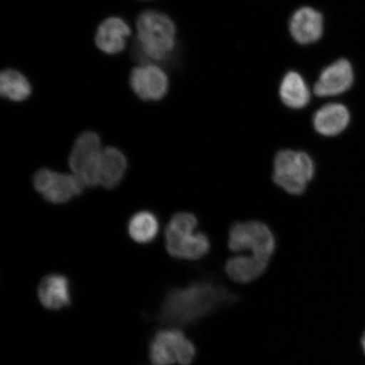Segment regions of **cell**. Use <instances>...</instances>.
Returning a JSON list of instances; mask_svg holds the SVG:
<instances>
[{"instance_id": "obj_1", "label": "cell", "mask_w": 365, "mask_h": 365, "mask_svg": "<svg viewBox=\"0 0 365 365\" xmlns=\"http://www.w3.org/2000/svg\"><path fill=\"white\" fill-rule=\"evenodd\" d=\"M238 296L212 280L192 282L168 292L159 319L173 327H189L236 303Z\"/></svg>"}, {"instance_id": "obj_2", "label": "cell", "mask_w": 365, "mask_h": 365, "mask_svg": "<svg viewBox=\"0 0 365 365\" xmlns=\"http://www.w3.org/2000/svg\"><path fill=\"white\" fill-rule=\"evenodd\" d=\"M134 56L141 65H156L167 61L175 48L176 26L165 14L148 10L136 21Z\"/></svg>"}, {"instance_id": "obj_3", "label": "cell", "mask_w": 365, "mask_h": 365, "mask_svg": "<svg viewBox=\"0 0 365 365\" xmlns=\"http://www.w3.org/2000/svg\"><path fill=\"white\" fill-rule=\"evenodd\" d=\"M197 219L189 212L177 213L166 228V248L171 257L198 259L207 255L211 247L207 236L195 232Z\"/></svg>"}, {"instance_id": "obj_4", "label": "cell", "mask_w": 365, "mask_h": 365, "mask_svg": "<svg viewBox=\"0 0 365 365\" xmlns=\"http://www.w3.org/2000/svg\"><path fill=\"white\" fill-rule=\"evenodd\" d=\"M314 175L313 160L304 152L282 150L274 159L273 180L287 193H304Z\"/></svg>"}, {"instance_id": "obj_5", "label": "cell", "mask_w": 365, "mask_h": 365, "mask_svg": "<svg viewBox=\"0 0 365 365\" xmlns=\"http://www.w3.org/2000/svg\"><path fill=\"white\" fill-rule=\"evenodd\" d=\"M149 356L154 365H190L195 359L196 349L182 331L163 330L150 342Z\"/></svg>"}, {"instance_id": "obj_6", "label": "cell", "mask_w": 365, "mask_h": 365, "mask_svg": "<svg viewBox=\"0 0 365 365\" xmlns=\"http://www.w3.org/2000/svg\"><path fill=\"white\" fill-rule=\"evenodd\" d=\"M228 247L236 253L250 251L251 255L271 259L276 240L270 228L262 222H239L230 228Z\"/></svg>"}, {"instance_id": "obj_7", "label": "cell", "mask_w": 365, "mask_h": 365, "mask_svg": "<svg viewBox=\"0 0 365 365\" xmlns=\"http://www.w3.org/2000/svg\"><path fill=\"white\" fill-rule=\"evenodd\" d=\"M35 189L47 202L63 204L82 193L86 185L78 175H63L48 168L36 173L34 180Z\"/></svg>"}, {"instance_id": "obj_8", "label": "cell", "mask_w": 365, "mask_h": 365, "mask_svg": "<svg viewBox=\"0 0 365 365\" xmlns=\"http://www.w3.org/2000/svg\"><path fill=\"white\" fill-rule=\"evenodd\" d=\"M130 85L143 101H159L165 97L170 81L165 72L156 65H141L130 73Z\"/></svg>"}, {"instance_id": "obj_9", "label": "cell", "mask_w": 365, "mask_h": 365, "mask_svg": "<svg viewBox=\"0 0 365 365\" xmlns=\"http://www.w3.org/2000/svg\"><path fill=\"white\" fill-rule=\"evenodd\" d=\"M101 140L93 131H86L77 137L68 158V165L88 185L91 175L101 152Z\"/></svg>"}, {"instance_id": "obj_10", "label": "cell", "mask_w": 365, "mask_h": 365, "mask_svg": "<svg viewBox=\"0 0 365 365\" xmlns=\"http://www.w3.org/2000/svg\"><path fill=\"white\" fill-rule=\"evenodd\" d=\"M127 170V159L115 148H106L101 150L91 177V186H103L106 189H113L120 184Z\"/></svg>"}, {"instance_id": "obj_11", "label": "cell", "mask_w": 365, "mask_h": 365, "mask_svg": "<svg viewBox=\"0 0 365 365\" xmlns=\"http://www.w3.org/2000/svg\"><path fill=\"white\" fill-rule=\"evenodd\" d=\"M354 80V68L345 58L331 63L324 68L314 86V91L318 97H332L344 93L350 89Z\"/></svg>"}, {"instance_id": "obj_12", "label": "cell", "mask_w": 365, "mask_h": 365, "mask_svg": "<svg viewBox=\"0 0 365 365\" xmlns=\"http://www.w3.org/2000/svg\"><path fill=\"white\" fill-rule=\"evenodd\" d=\"M289 30L297 43L303 45L317 43L323 35V16L312 7L300 8L291 17Z\"/></svg>"}, {"instance_id": "obj_13", "label": "cell", "mask_w": 365, "mask_h": 365, "mask_svg": "<svg viewBox=\"0 0 365 365\" xmlns=\"http://www.w3.org/2000/svg\"><path fill=\"white\" fill-rule=\"evenodd\" d=\"M130 34V27L125 20L120 17H109L99 25L95 43L102 52L113 56L125 48Z\"/></svg>"}, {"instance_id": "obj_14", "label": "cell", "mask_w": 365, "mask_h": 365, "mask_svg": "<svg viewBox=\"0 0 365 365\" xmlns=\"http://www.w3.org/2000/svg\"><path fill=\"white\" fill-rule=\"evenodd\" d=\"M270 259L255 255H237L227 262L225 272L232 281L249 284L257 280L266 272Z\"/></svg>"}, {"instance_id": "obj_15", "label": "cell", "mask_w": 365, "mask_h": 365, "mask_svg": "<svg viewBox=\"0 0 365 365\" xmlns=\"http://www.w3.org/2000/svg\"><path fill=\"white\" fill-rule=\"evenodd\" d=\"M38 294L41 304L48 309H61L71 304L70 282L58 274L45 277L40 282Z\"/></svg>"}, {"instance_id": "obj_16", "label": "cell", "mask_w": 365, "mask_h": 365, "mask_svg": "<svg viewBox=\"0 0 365 365\" xmlns=\"http://www.w3.org/2000/svg\"><path fill=\"white\" fill-rule=\"evenodd\" d=\"M350 113L344 105L329 103L314 114L313 125L319 134L326 136L336 135L349 124Z\"/></svg>"}, {"instance_id": "obj_17", "label": "cell", "mask_w": 365, "mask_h": 365, "mask_svg": "<svg viewBox=\"0 0 365 365\" xmlns=\"http://www.w3.org/2000/svg\"><path fill=\"white\" fill-rule=\"evenodd\" d=\"M279 94L282 102L290 108H304L310 101V91L307 81L295 71L287 73L281 82Z\"/></svg>"}, {"instance_id": "obj_18", "label": "cell", "mask_w": 365, "mask_h": 365, "mask_svg": "<svg viewBox=\"0 0 365 365\" xmlns=\"http://www.w3.org/2000/svg\"><path fill=\"white\" fill-rule=\"evenodd\" d=\"M0 93L12 102H23L31 95V86L22 73L6 68L0 75Z\"/></svg>"}, {"instance_id": "obj_19", "label": "cell", "mask_w": 365, "mask_h": 365, "mask_svg": "<svg viewBox=\"0 0 365 365\" xmlns=\"http://www.w3.org/2000/svg\"><path fill=\"white\" fill-rule=\"evenodd\" d=\"M130 238L139 244H148L158 235L159 222L152 212L143 211L135 214L129 222Z\"/></svg>"}, {"instance_id": "obj_20", "label": "cell", "mask_w": 365, "mask_h": 365, "mask_svg": "<svg viewBox=\"0 0 365 365\" xmlns=\"http://www.w3.org/2000/svg\"><path fill=\"white\" fill-rule=\"evenodd\" d=\"M361 344H362V348H363V350H364V353L365 354V331H364V335L362 336Z\"/></svg>"}]
</instances>
